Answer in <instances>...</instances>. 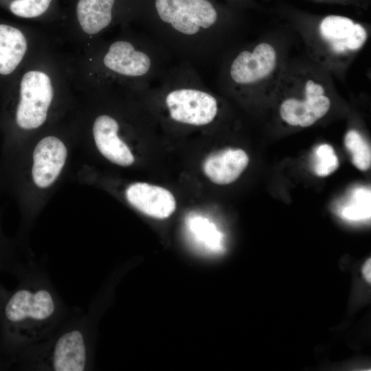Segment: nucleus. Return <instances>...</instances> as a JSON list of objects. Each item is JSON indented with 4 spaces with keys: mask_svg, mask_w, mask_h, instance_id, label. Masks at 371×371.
I'll list each match as a JSON object with an SVG mask.
<instances>
[{
    "mask_svg": "<svg viewBox=\"0 0 371 371\" xmlns=\"http://www.w3.org/2000/svg\"><path fill=\"white\" fill-rule=\"evenodd\" d=\"M339 166V161L333 148L329 144L319 146L314 153L313 170L319 177H326Z\"/></svg>",
    "mask_w": 371,
    "mask_h": 371,
    "instance_id": "obj_19",
    "label": "nucleus"
},
{
    "mask_svg": "<svg viewBox=\"0 0 371 371\" xmlns=\"http://www.w3.org/2000/svg\"><path fill=\"white\" fill-rule=\"evenodd\" d=\"M345 146L352 156V164L361 170H366L371 165V151L368 144L356 131L347 133L344 140Z\"/></svg>",
    "mask_w": 371,
    "mask_h": 371,
    "instance_id": "obj_16",
    "label": "nucleus"
},
{
    "mask_svg": "<svg viewBox=\"0 0 371 371\" xmlns=\"http://www.w3.org/2000/svg\"><path fill=\"white\" fill-rule=\"evenodd\" d=\"M248 163L243 150L226 148L208 155L203 163V171L213 183L226 185L236 181Z\"/></svg>",
    "mask_w": 371,
    "mask_h": 371,
    "instance_id": "obj_13",
    "label": "nucleus"
},
{
    "mask_svg": "<svg viewBox=\"0 0 371 371\" xmlns=\"http://www.w3.org/2000/svg\"><path fill=\"white\" fill-rule=\"evenodd\" d=\"M188 228L199 247L208 254L223 251V236L216 225L200 216L190 218Z\"/></svg>",
    "mask_w": 371,
    "mask_h": 371,
    "instance_id": "obj_15",
    "label": "nucleus"
},
{
    "mask_svg": "<svg viewBox=\"0 0 371 371\" xmlns=\"http://www.w3.org/2000/svg\"><path fill=\"white\" fill-rule=\"evenodd\" d=\"M52 0H14L10 5L11 12L20 17L30 19L44 14Z\"/></svg>",
    "mask_w": 371,
    "mask_h": 371,
    "instance_id": "obj_20",
    "label": "nucleus"
},
{
    "mask_svg": "<svg viewBox=\"0 0 371 371\" xmlns=\"http://www.w3.org/2000/svg\"><path fill=\"white\" fill-rule=\"evenodd\" d=\"M120 123L109 114L97 116L93 123L92 133L99 152L111 162L126 167L134 162V157L127 145L120 139Z\"/></svg>",
    "mask_w": 371,
    "mask_h": 371,
    "instance_id": "obj_11",
    "label": "nucleus"
},
{
    "mask_svg": "<svg viewBox=\"0 0 371 371\" xmlns=\"http://www.w3.org/2000/svg\"><path fill=\"white\" fill-rule=\"evenodd\" d=\"M54 98L51 78L40 69L26 71L21 80L19 100L15 112L17 126L23 130H33L42 126Z\"/></svg>",
    "mask_w": 371,
    "mask_h": 371,
    "instance_id": "obj_8",
    "label": "nucleus"
},
{
    "mask_svg": "<svg viewBox=\"0 0 371 371\" xmlns=\"http://www.w3.org/2000/svg\"><path fill=\"white\" fill-rule=\"evenodd\" d=\"M27 49L26 37L20 30L0 24V74L12 73L22 61Z\"/></svg>",
    "mask_w": 371,
    "mask_h": 371,
    "instance_id": "obj_14",
    "label": "nucleus"
},
{
    "mask_svg": "<svg viewBox=\"0 0 371 371\" xmlns=\"http://www.w3.org/2000/svg\"><path fill=\"white\" fill-rule=\"evenodd\" d=\"M147 33L172 57L192 65L210 58L236 21L218 0H139Z\"/></svg>",
    "mask_w": 371,
    "mask_h": 371,
    "instance_id": "obj_1",
    "label": "nucleus"
},
{
    "mask_svg": "<svg viewBox=\"0 0 371 371\" xmlns=\"http://www.w3.org/2000/svg\"><path fill=\"white\" fill-rule=\"evenodd\" d=\"M352 203L340 211V216L348 221H362L370 216V195L363 190H358Z\"/></svg>",
    "mask_w": 371,
    "mask_h": 371,
    "instance_id": "obj_18",
    "label": "nucleus"
},
{
    "mask_svg": "<svg viewBox=\"0 0 371 371\" xmlns=\"http://www.w3.org/2000/svg\"><path fill=\"white\" fill-rule=\"evenodd\" d=\"M371 262H370V259L369 258L364 264L363 267V275L365 278V279L366 280L367 282H370V280H371Z\"/></svg>",
    "mask_w": 371,
    "mask_h": 371,
    "instance_id": "obj_21",
    "label": "nucleus"
},
{
    "mask_svg": "<svg viewBox=\"0 0 371 371\" xmlns=\"http://www.w3.org/2000/svg\"><path fill=\"white\" fill-rule=\"evenodd\" d=\"M32 263L23 262L19 258L14 245L0 229V273L8 272L16 278Z\"/></svg>",
    "mask_w": 371,
    "mask_h": 371,
    "instance_id": "obj_17",
    "label": "nucleus"
},
{
    "mask_svg": "<svg viewBox=\"0 0 371 371\" xmlns=\"http://www.w3.org/2000/svg\"><path fill=\"white\" fill-rule=\"evenodd\" d=\"M9 290H7L2 284H0V311L1 306L8 294Z\"/></svg>",
    "mask_w": 371,
    "mask_h": 371,
    "instance_id": "obj_22",
    "label": "nucleus"
},
{
    "mask_svg": "<svg viewBox=\"0 0 371 371\" xmlns=\"http://www.w3.org/2000/svg\"><path fill=\"white\" fill-rule=\"evenodd\" d=\"M89 319L87 313L74 314L50 338L22 352L14 364L27 370H88L91 359Z\"/></svg>",
    "mask_w": 371,
    "mask_h": 371,
    "instance_id": "obj_5",
    "label": "nucleus"
},
{
    "mask_svg": "<svg viewBox=\"0 0 371 371\" xmlns=\"http://www.w3.org/2000/svg\"><path fill=\"white\" fill-rule=\"evenodd\" d=\"M16 278L0 311V368L12 366L22 352L50 338L75 314L36 262Z\"/></svg>",
    "mask_w": 371,
    "mask_h": 371,
    "instance_id": "obj_2",
    "label": "nucleus"
},
{
    "mask_svg": "<svg viewBox=\"0 0 371 371\" xmlns=\"http://www.w3.org/2000/svg\"><path fill=\"white\" fill-rule=\"evenodd\" d=\"M67 157V149L59 138L49 135L41 139L32 155V177L34 184L45 189L60 174Z\"/></svg>",
    "mask_w": 371,
    "mask_h": 371,
    "instance_id": "obj_10",
    "label": "nucleus"
},
{
    "mask_svg": "<svg viewBox=\"0 0 371 371\" xmlns=\"http://www.w3.org/2000/svg\"><path fill=\"white\" fill-rule=\"evenodd\" d=\"M294 93L280 104V115L288 124L308 127L323 117L329 111L330 100L326 86L313 76L301 74L289 82Z\"/></svg>",
    "mask_w": 371,
    "mask_h": 371,
    "instance_id": "obj_7",
    "label": "nucleus"
},
{
    "mask_svg": "<svg viewBox=\"0 0 371 371\" xmlns=\"http://www.w3.org/2000/svg\"><path fill=\"white\" fill-rule=\"evenodd\" d=\"M128 202L142 213L159 219L169 217L176 209L173 194L167 189L147 183L137 182L126 190Z\"/></svg>",
    "mask_w": 371,
    "mask_h": 371,
    "instance_id": "obj_12",
    "label": "nucleus"
},
{
    "mask_svg": "<svg viewBox=\"0 0 371 371\" xmlns=\"http://www.w3.org/2000/svg\"><path fill=\"white\" fill-rule=\"evenodd\" d=\"M160 104L168 120L180 125L203 127L219 112V101L203 83L194 65L180 61L168 68L153 85L137 93Z\"/></svg>",
    "mask_w": 371,
    "mask_h": 371,
    "instance_id": "obj_4",
    "label": "nucleus"
},
{
    "mask_svg": "<svg viewBox=\"0 0 371 371\" xmlns=\"http://www.w3.org/2000/svg\"><path fill=\"white\" fill-rule=\"evenodd\" d=\"M318 32L327 49L335 56H346L358 51L368 38L362 25L340 15L331 14L323 18Z\"/></svg>",
    "mask_w": 371,
    "mask_h": 371,
    "instance_id": "obj_9",
    "label": "nucleus"
},
{
    "mask_svg": "<svg viewBox=\"0 0 371 371\" xmlns=\"http://www.w3.org/2000/svg\"><path fill=\"white\" fill-rule=\"evenodd\" d=\"M278 65L276 49L268 43L242 47L228 55L219 74L221 87L236 95H247L262 87Z\"/></svg>",
    "mask_w": 371,
    "mask_h": 371,
    "instance_id": "obj_6",
    "label": "nucleus"
},
{
    "mask_svg": "<svg viewBox=\"0 0 371 371\" xmlns=\"http://www.w3.org/2000/svg\"><path fill=\"white\" fill-rule=\"evenodd\" d=\"M234 6H241L247 3V0H225Z\"/></svg>",
    "mask_w": 371,
    "mask_h": 371,
    "instance_id": "obj_23",
    "label": "nucleus"
},
{
    "mask_svg": "<svg viewBox=\"0 0 371 371\" xmlns=\"http://www.w3.org/2000/svg\"><path fill=\"white\" fill-rule=\"evenodd\" d=\"M172 58L148 33L125 34L100 48L95 71L101 86L116 84L137 94L161 78Z\"/></svg>",
    "mask_w": 371,
    "mask_h": 371,
    "instance_id": "obj_3",
    "label": "nucleus"
}]
</instances>
